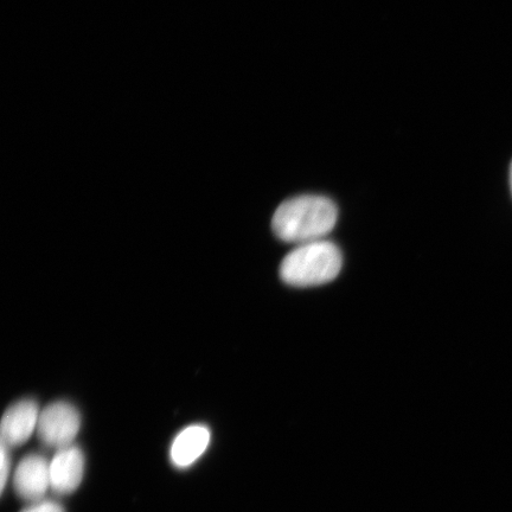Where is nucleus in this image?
<instances>
[{"mask_svg":"<svg viewBox=\"0 0 512 512\" xmlns=\"http://www.w3.org/2000/svg\"><path fill=\"white\" fill-rule=\"evenodd\" d=\"M337 220L338 209L330 198L302 195L280 204L273 216L272 229L281 241L299 246L324 240Z\"/></svg>","mask_w":512,"mask_h":512,"instance_id":"1","label":"nucleus"},{"mask_svg":"<svg viewBox=\"0 0 512 512\" xmlns=\"http://www.w3.org/2000/svg\"><path fill=\"white\" fill-rule=\"evenodd\" d=\"M342 265L341 249L334 242L324 239L294 248L281 262L279 274L287 285L313 287L335 280Z\"/></svg>","mask_w":512,"mask_h":512,"instance_id":"2","label":"nucleus"},{"mask_svg":"<svg viewBox=\"0 0 512 512\" xmlns=\"http://www.w3.org/2000/svg\"><path fill=\"white\" fill-rule=\"evenodd\" d=\"M81 427V416L73 405L66 401L50 403L38 419L37 434L46 446L61 448L72 446Z\"/></svg>","mask_w":512,"mask_h":512,"instance_id":"3","label":"nucleus"},{"mask_svg":"<svg viewBox=\"0 0 512 512\" xmlns=\"http://www.w3.org/2000/svg\"><path fill=\"white\" fill-rule=\"evenodd\" d=\"M85 475V456L72 445L57 451L50 462V489L59 495L73 494Z\"/></svg>","mask_w":512,"mask_h":512,"instance_id":"4","label":"nucleus"},{"mask_svg":"<svg viewBox=\"0 0 512 512\" xmlns=\"http://www.w3.org/2000/svg\"><path fill=\"white\" fill-rule=\"evenodd\" d=\"M16 494L25 501H42L50 489V462L41 454H29L18 464L14 476Z\"/></svg>","mask_w":512,"mask_h":512,"instance_id":"5","label":"nucleus"},{"mask_svg":"<svg viewBox=\"0 0 512 512\" xmlns=\"http://www.w3.org/2000/svg\"><path fill=\"white\" fill-rule=\"evenodd\" d=\"M40 408L34 400H22L8 408L2 420V445L11 448L21 446L37 431Z\"/></svg>","mask_w":512,"mask_h":512,"instance_id":"6","label":"nucleus"},{"mask_svg":"<svg viewBox=\"0 0 512 512\" xmlns=\"http://www.w3.org/2000/svg\"><path fill=\"white\" fill-rule=\"evenodd\" d=\"M209 428L203 425H192L179 433L172 443L171 462L179 469H185L202 457L210 444Z\"/></svg>","mask_w":512,"mask_h":512,"instance_id":"7","label":"nucleus"},{"mask_svg":"<svg viewBox=\"0 0 512 512\" xmlns=\"http://www.w3.org/2000/svg\"><path fill=\"white\" fill-rule=\"evenodd\" d=\"M0 458H2V464H0V489H2V492H4L5 486L6 484H8V479L11 470L10 450L8 447L2 445V451H0Z\"/></svg>","mask_w":512,"mask_h":512,"instance_id":"8","label":"nucleus"},{"mask_svg":"<svg viewBox=\"0 0 512 512\" xmlns=\"http://www.w3.org/2000/svg\"><path fill=\"white\" fill-rule=\"evenodd\" d=\"M22 512H64V509L60 503L42 499V501L32 503Z\"/></svg>","mask_w":512,"mask_h":512,"instance_id":"9","label":"nucleus"},{"mask_svg":"<svg viewBox=\"0 0 512 512\" xmlns=\"http://www.w3.org/2000/svg\"><path fill=\"white\" fill-rule=\"evenodd\" d=\"M510 188H511V194H512V162L510 165Z\"/></svg>","mask_w":512,"mask_h":512,"instance_id":"10","label":"nucleus"}]
</instances>
